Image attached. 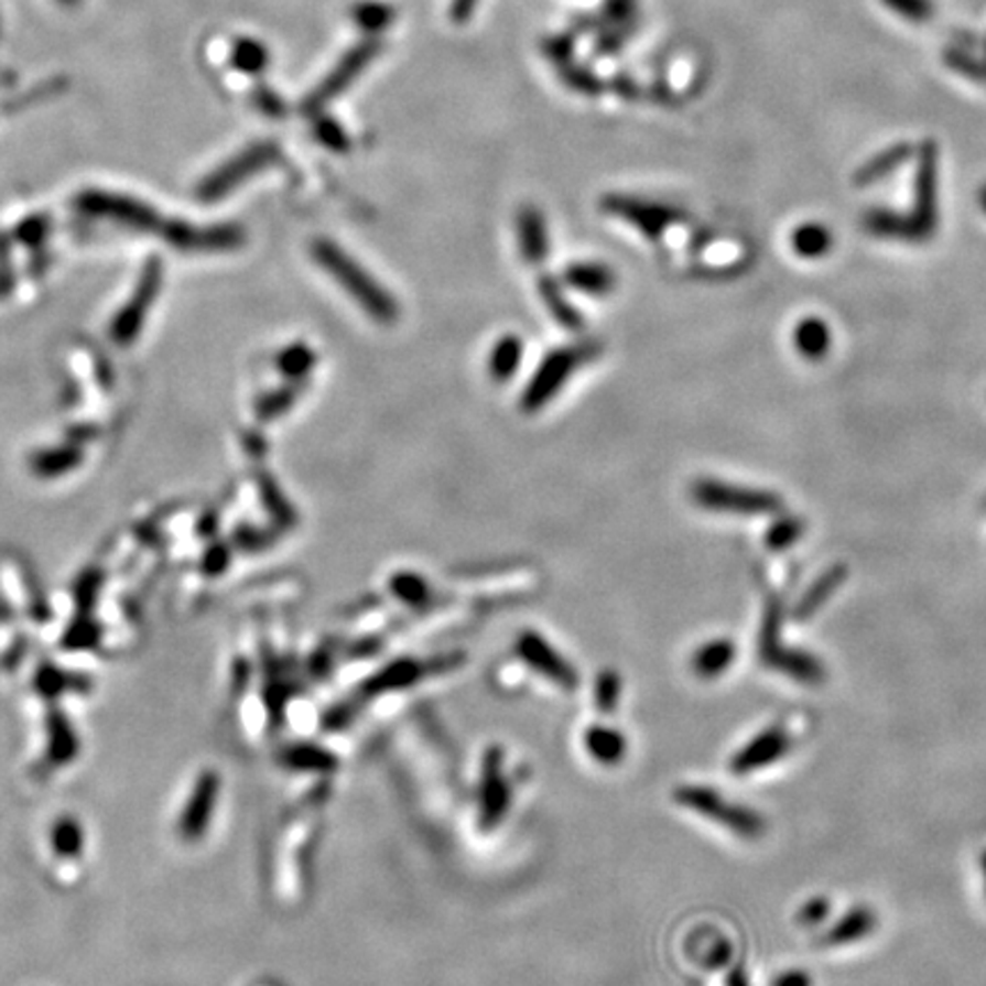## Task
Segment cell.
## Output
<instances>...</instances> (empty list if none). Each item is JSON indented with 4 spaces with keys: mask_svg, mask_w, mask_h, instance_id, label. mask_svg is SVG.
<instances>
[{
    "mask_svg": "<svg viewBox=\"0 0 986 986\" xmlns=\"http://www.w3.org/2000/svg\"><path fill=\"white\" fill-rule=\"evenodd\" d=\"M603 28H606V21H603L600 12H589V14H578L574 19V23H571V33H574L576 37L596 35Z\"/></svg>",
    "mask_w": 986,
    "mask_h": 986,
    "instance_id": "cell-45",
    "label": "cell"
},
{
    "mask_svg": "<svg viewBox=\"0 0 986 986\" xmlns=\"http://www.w3.org/2000/svg\"><path fill=\"white\" fill-rule=\"evenodd\" d=\"M277 155V147L270 142L263 144H253L251 149H247L245 153H240L236 161H231L225 170L217 172L204 187L206 197H217L225 195L234 185H238L240 181H245L247 176L261 172L263 167H268Z\"/></svg>",
    "mask_w": 986,
    "mask_h": 986,
    "instance_id": "cell-14",
    "label": "cell"
},
{
    "mask_svg": "<svg viewBox=\"0 0 986 986\" xmlns=\"http://www.w3.org/2000/svg\"><path fill=\"white\" fill-rule=\"evenodd\" d=\"M802 532H804V525H802L800 519L783 517L766 534V544L772 551H783V549H788V546H792L794 542H798V539L802 537Z\"/></svg>",
    "mask_w": 986,
    "mask_h": 986,
    "instance_id": "cell-38",
    "label": "cell"
},
{
    "mask_svg": "<svg viewBox=\"0 0 986 986\" xmlns=\"http://www.w3.org/2000/svg\"><path fill=\"white\" fill-rule=\"evenodd\" d=\"M640 21H630V23H619V25H606L603 30H598L594 44H592V53L594 57H613L619 51L626 48V44L632 40V35L638 33Z\"/></svg>",
    "mask_w": 986,
    "mask_h": 986,
    "instance_id": "cell-31",
    "label": "cell"
},
{
    "mask_svg": "<svg viewBox=\"0 0 986 986\" xmlns=\"http://www.w3.org/2000/svg\"><path fill=\"white\" fill-rule=\"evenodd\" d=\"M834 236L832 231L822 225H802L792 234V247L802 259H817L824 257L832 249Z\"/></svg>",
    "mask_w": 986,
    "mask_h": 986,
    "instance_id": "cell-30",
    "label": "cell"
},
{
    "mask_svg": "<svg viewBox=\"0 0 986 986\" xmlns=\"http://www.w3.org/2000/svg\"><path fill=\"white\" fill-rule=\"evenodd\" d=\"M259 104H261V108H263V112L266 115H270V117H281L283 115V101L277 97L274 91H270L268 87H261L259 89Z\"/></svg>",
    "mask_w": 986,
    "mask_h": 986,
    "instance_id": "cell-48",
    "label": "cell"
},
{
    "mask_svg": "<svg viewBox=\"0 0 986 986\" xmlns=\"http://www.w3.org/2000/svg\"><path fill=\"white\" fill-rule=\"evenodd\" d=\"M517 655L530 667L532 672H537L542 679L551 681L553 685L562 687V690H576L581 685V676L574 664H571L542 632L537 630H523L517 644H514Z\"/></svg>",
    "mask_w": 986,
    "mask_h": 986,
    "instance_id": "cell-7",
    "label": "cell"
},
{
    "mask_svg": "<svg viewBox=\"0 0 986 986\" xmlns=\"http://www.w3.org/2000/svg\"><path fill=\"white\" fill-rule=\"evenodd\" d=\"M877 925V915L862 907V909H852L843 920H838L836 925L826 932V936L822 939L824 945H845V943H854L866 939Z\"/></svg>",
    "mask_w": 986,
    "mask_h": 986,
    "instance_id": "cell-22",
    "label": "cell"
},
{
    "mask_svg": "<svg viewBox=\"0 0 986 986\" xmlns=\"http://www.w3.org/2000/svg\"><path fill=\"white\" fill-rule=\"evenodd\" d=\"M236 65L247 74H259L268 65V51L259 42H240L236 46Z\"/></svg>",
    "mask_w": 986,
    "mask_h": 986,
    "instance_id": "cell-43",
    "label": "cell"
},
{
    "mask_svg": "<svg viewBox=\"0 0 986 986\" xmlns=\"http://www.w3.org/2000/svg\"><path fill=\"white\" fill-rule=\"evenodd\" d=\"M939 183V149L932 140L922 142L915 172V206L907 217L913 240H925L936 227V185Z\"/></svg>",
    "mask_w": 986,
    "mask_h": 986,
    "instance_id": "cell-10",
    "label": "cell"
},
{
    "mask_svg": "<svg viewBox=\"0 0 986 986\" xmlns=\"http://www.w3.org/2000/svg\"><path fill=\"white\" fill-rule=\"evenodd\" d=\"M774 986H811V977L802 971H788L774 979Z\"/></svg>",
    "mask_w": 986,
    "mask_h": 986,
    "instance_id": "cell-49",
    "label": "cell"
},
{
    "mask_svg": "<svg viewBox=\"0 0 986 986\" xmlns=\"http://www.w3.org/2000/svg\"><path fill=\"white\" fill-rule=\"evenodd\" d=\"M389 587L398 600L411 608H423L432 600L430 583L421 574H413V571H398Z\"/></svg>",
    "mask_w": 986,
    "mask_h": 986,
    "instance_id": "cell-28",
    "label": "cell"
},
{
    "mask_svg": "<svg viewBox=\"0 0 986 986\" xmlns=\"http://www.w3.org/2000/svg\"><path fill=\"white\" fill-rule=\"evenodd\" d=\"M457 664H459V655L438 658V660L398 658V660L387 662L368 681H364L361 694L364 696H381V694L398 692V690H409L413 685L423 683L427 676H432L441 670H453V667H457Z\"/></svg>",
    "mask_w": 986,
    "mask_h": 986,
    "instance_id": "cell-8",
    "label": "cell"
},
{
    "mask_svg": "<svg viewBox=\"0 0 986 986\" xmlns=\"http://www.w3.org/2000/svg\"><path fill=\"white\" fill-rule=\"evenodd\" d=\"M315 364V355L306 345H291L279 355V368L289 377H302L306 375Z\"/></svg>",
    "mask_w": 986,
    "mask_h": 986,
    "instance_id": "cell-39",
    "label": "cell"
},
{
    "mask_svg": "<svg viewBox=\"0 0 986 986\" xmlns=\"http://www.w3.org/2000/svg\"><path fill=\"white\" fill-rule=\"evenodd\" d=\"M384 44H381L379 37H366L359 44H355L347 53H343V57L336 62L334 69L321 80L308 97L304 101V112H321L325 110L327 104L336 101L345 89L353 87L359 76L372 65L375 57L381 53Z\"/></svg>",
    "mask_w": 986,
    "mask_h": 986,
    "instance_id": "cell-5",
    "label": "cell"
},
{
    "mask_svg": "<svg viewBox=\"0 0 986 986\" xmlns=\"http://www.w3.org/2000/svg\"><path fill=\"white\" fill-rule=\"evenodd\" d=\"M353 21L366 37H379L393 25L396 8L384 0H359L353 6Z\"/></svg>",
    "mask_w": 986,
    "mask_h": 986,
    "instance_id": "cell-23",
    "label": "cell"
},
{
    "mask_svg": "<svg viewBox=\"0 0 986 986\" xmlns=\"http://www.w3.org/2000/svg\"><path fill=\"white\" fill-rule=\"evenodd\" d=\"M219 794V779L215 772H204L199 774L193 794L185 804V811L178 817V834L181 838H185L187 843L197 841L199 836L206 834L208 824L213 820L215 813V802Z\"/></svg>",
    "mask_w": 986,
    "mask_h": 986,
    "instance_id": "cell-13",
    "label": "cell"
},
{
    "mask_svg": "<svg viewBox=\"0 0 986 986\" xmlns=\"http://www.w3.org/2000/svg\"><path fill=\"white\" fill-rule=\"evenodd\" d=\"M672 798L681 809L702 815L740 838H760L766 834V820L760 817V813L740 806L738 802H728L717 790H711L706 785H679L672 792Z\"/></svg>",
    "mask_w": 986,
    "mask_h": 986,
    "instance_id": "cell-2",
    "label": "cell"
},
{
    "mask_svg": "<svg viewBox=\"0 0 986 986\" xmlns=\"http://www.w3.org/2000/svg\"><path fill=\"white\" fill-rule=\"evenodd\" d=\"M690 954L696 964H702L706 968H722L730 960V945L724 936L706 932V934H698L694 939Z\"/></svg>",
    "mask_w": 986,
    "mask_h": 986,
    "instance_id": "cell-29",
    "label": "cell"
},
{
    "mask_svg": "<svg viewBox=\"0 0 986 986\" xmlns=\"http://www.w3.org/2000/svg\"><path fill=\"white\" fill-rule=\"evenodd\" d=\"M317 142L323 147L332 149V151H347L349 149V136L343 131V126L338 121H334L332 117H321L315 121L313 129Z\"/></svg>",
    "mask_w": 986,
    "mask_h": 986,
    "instance_id": "cell-42",
    "label": "cell"
},
{
    "mask_svg": "<svg viewBox=\"0 0 986 986\" xmlns=\"http://www.w3.org/2000/svg\"><path fill=\"white\" fill-rule=\"evenodd\" d=\"M760 660L774 667V670H781L785 674H790L792 679H798L802 683H820L824 681V667L809 653L802 651H790L783 649L779 644V608L777 603H772L766 624H762V632H760Z\"/></svg>",
    "mask_w": 986,
    "mask_h": 986,
    "instance_id": "cell-9",
    "label": "cell"
},
{
    "mask_svg": "<svg viewBox=\"0 0 986 986\" xmlns=\"http://www.w3.org/2000/svg\"><path fill=\"white\" fill-rule=\"evenodd\" d=\"M53 849L62 856H76L83 847V832L76 820H59L51 832Z\"/></svg>",
    "mask_w": 986,
    "mask_h": 986,
    "instance_id": "cell-36",
    "label": "cell"
},
{
    "mask_svg": "<svg viewBox=\"0 0 986 986\" xmlns=\"http://www.w3.org/2000/svg\"><path fill=\"white\" fill-rule=\"evenodd\" d=\"M845 576H847V568H845V564H836L834 568H830L826 571V574L804 594V598L800 600V606H798V610H794V619H809L822 603L830 598L838 587H841V583L845 581Z\"/></svg>",
    "mask_w": 986,
    "mask_h": 986,
    "instance_id": "cell-26",
    "label": "cell"
},
{
    "mask_svg": "<svg viewBox=\"0 0 986 986\" xmlns=\"http://www.w3.org/2000/svg\"><path fill=\"white\" fill-rule=\"evenodd\" d=\"M794 345H798V353L804 355L806 359H820L826 353H830L832 345V334L826 323L817 321V317H806L794 329Z\"/></svg>",
    "mask_w": 986,
    "mask_h": 986,
    "instance_id": "cell-25",
    "label": "cell"
},
{
    "mask_svg": "<svg viewBox=\"0 0 986 986\" xmlns=\"http://www.w3.org/2000/svg\"><path fill=\"white\" fill-rule=\"evenodd\" d=\"M281 762L289 770L313 772V774H329L336 772L338 768V758L329 749L308 743L285 747L281 754Z\"/></svg>",
    "mask_w": 986,
    "mask_h": 986,
    "instance_id": "cell-20",
    "label": "cell"
},
{
    "mask_svg": "<svg viewBox=\"0 0 986 986\" xmlns=\"http://www.w3.org/2000/svg\"><path fill=\"white\" fill-rule=\"evenodd\" d=\"M587 359V349L583 347H560L551 353L542 366L537 368L530 384L525 387L521 396L523 411H539L544 404H549L571 379L583 361Z\"/></svg>",
    "mask_w": 986,
    "mask_h": 986,
    "instance_id": "cell-6",
    "label": "cell"
},
{
    "mask_svg": "<svg viewBox=\"0 0 986 986\" xmlns=\"http://www.w3.org/2000/svg\"><path fill=\"white\" fill-rule=\"evenodd\" d=\"M598 12L606 25L640 21V0H603Z\"/></svg>",
    "mask_w": 986,
    "mask_h": 986,
    "instance_id": "cell-41",
    "label": "cell"
},
{
    "mask_svg": "<svg viewBox=\"0 0 986 986\" xmlns=\"http://www.w3.org/2000/svg\"><path fill=\"white\" fill-rule=\"evenodd\" d=\"M313 259L321 266L340 289L353 297L370 317L377 323H393L398 317V302L393 295L381 289L379 281L370 277L368 270H364L347 251H343L332 240H315L313 242Z\"/></svg>",
    "mask_w": 986,
    "mask_h": 986,
    "instance_id": "cell-1",
    "label": "cell"
},
{
    "mask_svg": "<svg viewBox=\"0 0 986 986\" xmlns=\"http://www.w3.org/2000/svg\"><path fill=\"white\" fill-rule=\"evenodd\" d=\"M864 227L879 238H896V240H913V231L909 219L902 215H893L888 210H873L866 215Z\"/></svg>",
    "mask_w": 986,
    "mask_h": 986,
    "instance_id": "cell-33",
    "label": "cell"
},
{
    "mask_svg": "<svg viewBox=\"0 0 986 986\" xmlns=\"http://www.w3.org/2000/svg\"><path fill=\"white\" fill-rule=\"evenodd\" d=\"M984 69H986V46H984Z\"/></svg>",
    "mask_w": 986,
    "mask_h": 986,
    "instance_id": "cell-52",
    "label": "cell"
},
{
    "mask_svg": "<svg viewBox=\"0 0 986 986\" xmlns=\"http://www.w3.org/2000/svg\"><path fill=\"white\" fill-rule=\"evenodd\" d=\"M943 62H945V67H950L952 72L962 74L964 78H968V80H973V83H986L984 62L971 57L966 51L947 48V51L943 53Z\"/></svg>",
    "mask_w": 986,
    "mask_h": 986,
    "instance_id": "cell-37",
    "label": "cell"
},
{
    "mask_svg": "<svg viewBox=\"0 0 986 986\" xmlns=\"http://www.w3.org/2000/svg\"><path fill=\"white\" fill-rule=\"evenodd\" d=\"M792 747V740L783 726H772L760 730V734L747 743L728 762V770L743 777L758 772L766 766H772L779 758H783Z\"/></svg>",
    "mask_w": 986,
    "mask_h": 986,
    "instance_id": "cell-12",
    "label": "cell"
},
{
    "mask_svg": "<svg viewBox=\"0 0 986 986\" xmlns=\"http://www.w3.org/2000/svg\"><path fill=\"white\" fill-rule=\"evenodd\" d=\"M576 35L571 33H557V35H551V37H546L544 42H542V53L553 62L555 67H562V65H566V62H571L574 59V53H576Z\"/></svg>",
    "mask_w": 986,
    "mask_h": 986,
    "instance_id": "cell-40",
    "label": "cell"
},
{
    "mask_svg": "<svg viewBox=\"0 0 986 986\" xmlns=\"http://www.w3.org/2000/svg\"><path fill=\"white\" fill-rule=\"evenodd\" d=\"M539 291H542V297H544V302L549 304V311H553V315L557 317V321H560L562 325H566V327H576V325L581 323V317H578L576 308L566 302V297L560 293V289H557V283H555V281L544 279L542 283H539Z\"/></svg>",
    "mask_w": 986,
    "mask_h": 986,
    "instance_id": "cell-35",
    "label": "cell"
},
{
    "mask_svg": "<svg viewBox=\"0 0 986 986\" xmlns=\"http://www.w3.org/2000/svg\"><path fill=\"white\" fill-rule=\"evenodd\" d=\"M512 802L514 785L505 777V754L500 747H489L477 781V826L483 832H494L510 813Z\"/></svg>",
    "mask_w": 986,
    "mask_h": 986,
    "instance_id": "cell-3",
    "label": "cell"
},
{
    "mask_svg": "<svg viewBox=\"0 0 986 986\" xmlns=\"http://www.w3.org/2000/svg\"><path fill=\"white\" fill-rule=\"evenodd\" d=\"M624 679L615 670L598 672L594 681V706L600 715H613L621 704Z\"/></svg>",
    "mask_w": 986,
    "mask_h": 986,
    "instance_id": "cell-32",
    "label": "cell"
},
{
    "mask_svg": "<svg viewBox=\"0 0 986 986\" xmlns=\"http://www.w3.org/2000/svg\"><path fill=\"white\" fill-rule=\"evenodd\" d=\"M523 359V340L519 336H502L489 355V375L496 381H507L517 375Z\"/></svg>",
    "mask_w": 986,
    "mask_h": 986,
    "instance_id": "cell-24",
    "label": "cell"
},
{
    "mask_svg": "<svg viewBox=\"0 0 986 986\" xmlns=\"http://www.w3.org/2000/svg\"><path fill=\"white\" fill-rule=\"evenodd\" d=\"M692 498L706 510L722 514L760 517L779 512L781 500L770 491L747 489L738 485H726L719 480H698L692 485Z\"/></svg>",
    "mask_w": 986,
    "mask_h": 986,
    "instance_id": "cell-4",
    "label": "cell"
},
{
    "mask_svg": "<svg viewBox=\"0 0 986 986\" xmlns=\"http://www.w3.org/2000/svg\"><path fill=\"white\" fill-rule=\"evenodd\" d=\"M726 986H749V979H747L745 971L743 968L730 971L728 977H726Z\"/></svg>",
    "mask_w": 986,
    "mask_h": 986,
    "instance_id": "cell-50",
    "label": "cell"
},
{
    "mask_svg": "<svg viewBox=\"0 0 986 986\" xmlns=\"http://www.w3.org/2000/svg\"><path fill=\"white\" fill-rule=\"evenodd\" d=\"M736 653H738L736 644L730 640H726V638L711 640L692 653L690 670L696 679L715 681L728 670L730 664L736 662Z\"/></svg>",
    "mask_w": 986,
    "mask_h": 986,
    "instance_id": "cell-18",
    "label": "cell"
},
{
    "mask_svg": "<svg viewBox=\"0 0 986 986\" xmlns=\"http://www.w3.org/2000/svg\"><path fill=\"white\" fill-rule=\"evenodd\" d=\"M603 208L610 215L621 217L630 227L642 231L649 240H658L667 229L681 219V210L667 204L626 197V195H610L603 199Z\"/></svg>",
    "mask_w": 986,
    "mask_h": 986,
    "instance_id": "cell-11",
    "label": "cell"
},
{
    "mask_svg": "<svg viewBox=\"0 0 986 986\" xmlns=\"http://www.w3.org/2000/svg\"><path fill=\"white\" fill-rule=\"evenodd\" d=\"M557 76L560 80L576 94H583V97H600L606 91L608 83H603V78L587 65H581V62H566V65L557 67Z\"/></svg>",
    "mask_w": 986,
    "mask_h": 986,
    "instance_id": "cell-27",
    "label": "cell"
},
{
    "mask_svg": "<svg viewBox=\"0 0 986 986\" xmlns=\"http://www.w3.org/2000/svg\"><path fill=\"white\" fill-rule=\"evenodd\" d=\"M979 202H982V208L986 210V187L982 189V195H979Z\"/></svg>",
    "mask_w": 986,
    "mask_h": 986,
    "instance_id": "cell-51",
    "label": "cell"
},
{
    "mask_svg": "<svg viewBox=\"0 0 986 986\" xmlns=\"http://www.w3.org/2000/svg\"><path fill=\"white\" fill-rule=\"evenodd\" d=\"M583 747L587 756L603 768L619 766L628 754L626 736L608 724H589L583 734Z\"/></svg>",
    "mask_w": 986,
    "mask_h": 986,
    "instance_id": "cell-15",
    "label": "cell"
},
{
    "mask_svg": "<svg viewBox=\"0 0 986 986\" xmlns=\"http://www.w3.org/2000/svg\"><path fill=\"white\" fill-rule=\"evenodd\" d=\"M881 6L915 25L932 21V17L936 14L934 0H881Z\"/></svg>",
    "mask_w": 986,
    "mask_h": 986,
    "instance_id": "cell-34",
    "label": "cell"
},
{
    "mask_svg": "<svg viewBox=\"0 0 986 986\" xmlns=\"http://www.w3.org/2000/svg\"><path fill=\"white\" fill-rule=\"evenodd\" d=\"M608 89L615 91L617 97H621V99H626V101L640 99V94H642V87L638 85V80H635V78L628 76V74H617V76L608 83Z\"/></svg>",
    "mask_w": 986,
    "mask_h": 986,
    "instance_id": "cell-44",
    "label": "cell"
},
{
    "mask_svg": "<svg viewBox=\"0 0 986 986\" xmlns=\"http://www.w3.org/2000/svg\"><path fill=\"white\" fill-rule=\"evenodd\" d=\"M517 229H519V247H521L525 263H532V266L542 263L549 257V249H551L544 215L532 206H525L519 213Z\"/></svg>",
    "mask_w": 986,
    "mask_h": 986,
    "instance_id": "cell-17",
    "label": "cell"
},
{
    "mask_svg": "<svg viewBox=\"0 0 986 986\" xmlns=\"http://www.w3.org/2000/svg\"><path fill=\"white\" fill-rule=\"evenodd\" d=\"M826 911H830V904H826V900H811V902L802 909L800 920L804 922V925H817V922L826 915Z\"/></svg>",
    "mask_w": 986,
    "mask_h": 986,
    "instance_id": "cell-47",
    "label": "cell"
},
{
    "mask_svg": "<svg viewBox=\"0 0 986 986\" xmlns=\"http://www.w3.org/2000/svg\"><path fill=\"white\" fill-rule=\"evenodd\" d=\"M564 281L571 285V289L585 293V295H594V297H603L610 295L617 285V277L615 272L603 266V263H574L564 270Z\"/></svg>",
    "mask_w": 986,
    "mask_h": 986,
    "instance_id": "cell-19",
    "label": "cell"
},
{
    "mask_svg": "<svg viewBox=\"0 0 986 986\" xmlns=\"http://www.w3.org/2000/svg\"><path fill=\"white\" fill-rule=\"evenodd\" d=\"M158 279H161V277H158V270H155V268H151V270L144 272V277H142V281H140V285H138V291H136L133 302L123 306V311L117 315V321H115V325H112V336H115L117 340L126 343V340L136 338V334L140 332L144 311L149 308L151 300L155 297Z\"/></svg>",
    "mask_w": 986,
    "mask_h": 986,
    "instance_id": "cell-16",
    "label": "cell"
},
{
    "mask_svg": "<svg viewBox=\"0 0 986 986\" xmlns=\"http://www.w3.org/2000/svg\"><path fill=\"white\" fill-rule=\"evenodd\" d=\"M480 0H451V21L457 25H464L475 14Z\"/></svg>",
    "mask_w": 986,
    "mask_h": 986,
    "instance_id": "cell-46",
    "label": "cell"
},
{
    "mask_svg": "<svg viewBox=\"0 0 986 986\" xmlns=\"http://www.w3.org/2000/svg\"><path fill=\"white\" fill-rule=\"evenodd\" d=\"M984 875H986V854H984Z\"/></svg>",
    "mask_w": 986,
    "mask_h": 986,
    "instance_id": "cell-53",
    "label": "cell"
},
{
    "mask_svg": "<svg viewBox=\"0 0 986 986\" xmlns=\"http://www.w3.org/2000/svg\"><path fill=\"white\" fill-rule=\"evenodd\" d=\"M911 155H913V147L911 144H907V142L893 144L890 149L881 151L879 155L870 158V161L854 174V185L866 187V185H873V183L881 181L884 176L893 174L900 165H904Z\"/></svg>",
    "mask_w": 986,
    "mask_h": 986,
    "instance_id": "cell-21",
    "label": "cell"
}]
</instances>
